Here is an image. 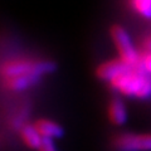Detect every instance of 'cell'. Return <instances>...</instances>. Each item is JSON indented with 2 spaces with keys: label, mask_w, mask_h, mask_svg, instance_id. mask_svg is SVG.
I'll return each mask as SVG.
<instances>
[{
  "label": "cell",
  "mask_w": 151,
  "mask_h": 151,
  "mask_svg": "<svg viewBox=\"0 0 151 151\" xmlns=\"http://www.w3.org/2000/svg\"><path fill=\"white\" fill-rule=\"evenodd\" d=\"M113 91L120 96L135 100L151 98V76L141 68L127 67L120 76L108 83Z\"/></svg>",
  "instance_id": "1"
},
{
  "label": "cell",
  "mask_w": 151,
  "mask_h": 151,
  "mask_svg": "<svg viewBox=\"0 0 151 151\" xmlns=\"http://www.w3.org/2000/svg\"><path fill=\"white\" fill-rule=\"evenodd\" d=\"M57 68L54 62L48 59L10 58L1 64V79L13 77H39L53 73Z\"/></svg>",
  "instance_id": "2"
},
{
  "label": "cell",
  "mask_w": 151,
  "mask_h": 151,
  "mask_svg": "<svg viewBox=\"0 0 151 151\" xmlns=\"http://www.w3.org/2000/svg\"><path fill=\"white\" fill-rule=\"evenodd\" d=\"M110 35L117 49L119 58L124 60L126 64H129L130 67L140 68L141 52H139V49L136 48V45L134 44L130 34L125 28L119 24L112 25L110 29Z\"/></svg>",
  "instance_id": "3"
},
{
  "label": "cell",
  "mask_w": 151,
  "mask_h": 151,
  "mask_svg": "<svg viewBox=\"0 0 151 151\" xmlns=\"http://www.w3.org/2000/svg\"><path fill=\"white\" fill-rule=\"evenodd\" d=\"M113 151H151V134L122 132L111 140Z\"/></svg>",
  "instance_id": "4"
},
{
  "label": "cell",
  "mask_w": 151,
  "mask_h": 151,
  "mask_svg": "<svg viewBox=\"0 0 151 151\" xmlns=\"http://www.w3.org/2000/svg\"><path fill=\"white\" fill-rule=\"evenodd\" d=\"M127 67H130V65L126 64L124 60H121L120 58L106 60V62L101 63L96 68V77L102 82L110 83L117 76H120L124 72Z\"/></svg>",
  "instance_id": "5"
},
{
  "label": "cell",
  "mask_w": 151,
  "mask_h": 151,
  "mask_svg": "<svg viewBox=\"0 0 151 151\" xmlns=\"http://www.w3.org/2000/svg\"><path fill=\"white\" fill-rule=\"evenodd\" d=\"M107 116L113 126L121 127L127 122V119H129L127 108L121 97L115 96L110 100L107 106Z\"/></svg>",
  "instance_id": "6"
},
{
  "label": "cell",
  "mask_w": 151,
  "mask_h": 151,
  "mask_svg": "<svg viewBox=\"0 0 151 151\" xmlns=\"http://www.w3.org/2000/svg\"><path fill=\"white\" fill-rule=\"evenodd\" d=\"M33 125L39 132V135L44 140H58L64 135L63 127L59 124H57L55 121L49 120V119H39L35 122H33Z\"/></svg>",
  "instance_id": "7"
},
{
  "label": "cell",
  "mask_w": 151,
  "mask_h": 151,
  "mask_svg": "<svg viewBox=\"0 0 151 151\" xmlns=\"http://www.w3.org/2000/svg\"><path fill=\"white\" fill-rule=\"evenodd\" d=\"M19 135H20L23 144H24L28 149L35 150V151H38V149L40 147V145L43 144V140H44L39 135V132L37 131L34 125L29 124V122H27V124H24L20 127Z\"/></svg>",
  "instance_id": "8"
},
{
  "label": "cell",
  "mask_w": 151,
  "mask_h": 151,
  "mask_svg": "<svg viewBox=\"0 0 151 151\" xmlns=\"http://www.w3.org/2000/svg\"><path fill=\"white\" fill-rule=\"evenodd\" d=\"M39 77H13L3 79V86L8 91L12 92H23L27 89L35 87L40 82Z\"/></svg>",
  "instance_id": "9"
},
{
  "label": "cell",
  "mask_w": 151,
  "mask_h": 151,
  "mask_svg": "<svg viewBox=\"0 0 151 151\" xmlns=\"http://www.w3.org/2000/svg\"><path fill=\"white\" fill-rule=\"evenodd\" d=\"M131 9L145 19H151V0H130Z\"/></svg>",
  "instance_id": "10"
},
{
  "label": "cell",
  "mask_w": 151,
  "mask_h": 151,
  "mask_svg": "<svg viewBox=\"0 0 151 151\" xmlns=\"http://www.w3.org/2000/svg\"><path fill=\"white\" fill-rule=\"evenodd\" d=\"M140 68L142 69L145 73L151 76V50H141Z\"/></svg>",
  "instance_id": "11"
},
{
  "label": "cell",
  "mask_w": 151,
  "mask_h": 151,
  "mask_svg": "<svg viewBox=\"0 0 151 151\" xmlns=\"http://www.w3.org/2000/svg\"><path fill=\"white\" fill-rule=\"evenodd\" d=\"M38 151H58V149L53 140H43V144L40 145Z\"/></svg>",
  "instance_id": "12"
},
{
  "label": "cell",
  "mask_w": 151,
  "mask_h": 151,
  "mask_svg": "<svg viewBox=\"0 0 151 151\" xmlns=\"http://www.w3.org/2000/svg\"><path fill=\"white\" fill-rule=\"evenodd\" d=\"M142 49L144 50H151V34L145 38V40L142 43Z\"/></svg>",
  "instance_id": "13"
}]
</instances>
